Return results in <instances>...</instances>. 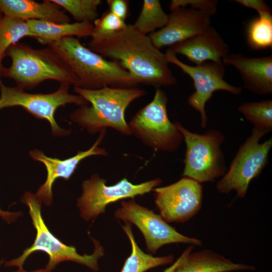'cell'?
<instances>
[{
    "instance_id": "d4e9b609",
    "label": "cell",
    "mask_w": 272,
    "mask_h": 272,
    "mask_svg": "<svg viewBox=\"0 0 272 272\" xmlns=\"http://www.w3.org/2000/svg\"><path fill=\"white\" fill-rule=\"evenodd\" d=\"M238 110L254 127L266 130L269 132L271 131V100L243 103L238 107Z\"/></svg>"
},
{
    "instance_id": "836d02e7",
    "label": "cell",
    "mask_w": 272,
    "mask_h": 272,
    "mask_svg": "<svg viewBox=\"0 0 272 272\" xmlns=\"http://www.w3.org/2000/svg\"><path fill=\"white\" fill-rule=\"evenodd\" d=\"M14 272H28L24 270L22 268H19L18 270ZM30 272H48L46 269H41L37 270L35 271H30Z\"/></svg>"
},
{
    "instance_id": "1f68e13d",
    "label": "cell",
    "mask_w": 272,
    "mask_h": 272,
    "mask_svg": "<svg viewBox=\"0 0 272 272\" xmlns=\"http://www.w3.org/2000/svg\"><path fill=\"white\" fill-rule=\"evenodd\" d=\"M18 213L4 211L0 209V216L6 222L10 223L14 221L19 216Z\"/></svg>"
},
{
    "instance_id": "7c38bea8",
    "label": "cell",
    "mask_w": 272,
    "mask_h": 272,
    "mask_svg": "<svg viewBox=\"0 0 272 272\" xmlns=\"http://www.w3.org/2000/svg\"><path fill=\"white\" fill-rule=\"evenodd\" d=\"M118 220L132 224L141 231L147 249L154 254L162 246L172 243H185L201 246L202 241L185 236L169 225L162 217L133 200L123 201L114 214Z\"/></svg>"
},
{
    "instance_id": "ac0fdd59",
    "label": "cell",
    "mask_w": 272,
    "mask_h": 272,
    "mask_svg": "<svg viewBox=\"0 0 272 272\" xmlns=\"http://www.w3.org/2000/svg\"><path fill=\"white\" fill-rule=\"evenodd\" d=\"M0 10L4 16L25 21L70 23L69 16L51 0H44L42 3L32 0H0Z\"/></svg>"
},
{
    "instance_id": "d6986e66",
    "label": "cell",
    "mask_w": 272,
    "mask_h": 272,
    "mask_svg": "<svg viewBox=\"0 0 272 272\" xmlns=\"http://www.w3.org/2000/svg\"><path fill=\"white\" fill-rule=\"evenodd\" d=\"M252 265L235 263L211 250L189 253L172 272H232L253 270Z\"/></svg>"
},
{
    "instance_id": "30bf717a",
    "label": "cell",
    "mask_w": 272,
    "mask_h": 272,
    "mask_svg": "<svg viewBox=\"0 0 272 272\" xmlns=\"http://www.w3.org/2000/svg\"><path fill=\"white\" fill-rule=\"evenodd\" d=\"M106 180L94 174L83 181L82 194L78 199L80 215L85 221L96 219L105 212L110 203L127 198H133L152 191L162 183L160 178L134 184L124 178L112 185H107Z\"/></svg>"
},
{
    "instance_id": "f1b7e54d",
    "label": "cell",
    "mask_w": 272,
    "mask_h": 272,
    "mask_svg": "<svg viewBox=\"0 0 272 272\" xmlns=\"http://www.w3.org/2000/svg\"><path fill=\"white\" fill-rule=\"evenodd\" d=\"M107 3L110 12L119 18L125 21L128 15V1L108 0Z\"/></svg>"
},
{
    "instance_id": "83f0119b",
    "label": "cell",
    "mask_w": 272,
    "mask_h": 272,
    "mask_svg": "<svg viewBox=\"0 0 272 272\" xmlns=\"http://www.w3.org/2000/svg\"><path fill=\"white\" fill-rule=\"evenodd\" d=\"M218 3L217 0H172L170 9L172 11L178 8H185L189 6L190 8L198 10L211 17L216 14Z\"/></svg>"
},
{
    "instance_id": "d590c367",
    "label": "cell",
    "mask_w": 272,
    "mask_h": 272,
    "mask_svg": "<svg viewBox=\"0 0 272 272\" xmlns=\"http://www.w3.org/2000/svg\"><path fill=\"white\" fill-rule=\"evenodd\" d=\"M2 261H0V265L1 264H2Z\"/></svg>"
},
{
    "instance_id": "7a4b0ae2",
    "label": "cell",
    "mask_w": 272,
    "mask_h": 272,
    "mask_svg": "<svg viewBox=\"0 0 272 272\" xmlns=\"http://www.w3.org/2000/svg\"><path fill=\"white\" fill-rule=\"evenodd\" d=\"M67 64L78 80L79 87L128 88L141 84L119 63L108 60L83 45L75 37H66L47 43Z\"/></svg>"
},
{
    "instance_id": "e0dca14e",
    "label": "cell",
    "mask_w": 272,
    "mask_h": 272,
    "mask_svg": "<svg viewBox=\"0 0 272 272\" xmlns=\"http://www.w3.org/2000/svg\"><path fill=\"white\" fill-rule=\"evenodd\" d=\"M222 61L237 70L248 90L260 95L272 94L271 55L252 57L239 53H229Z\"/></svg>"
},
{
    "instance_id": "603a6c76",
    "label": "cell",
    "mask_w": 272,
    "mask_h": 272,
    "mask_svg": "<svg viewBox=\"0 0 272 272\" xmlns=\"http://www.w3.org/2000/svg\"><path fill=\"white\" fill-rule=\"evenodd\" d=\"M246 43L251 50L272 47V15L263 14L251 19L246 30Z\"/></svg>"
},
{
    "instance_id": "277c9868",
    "label": "cell",
    "mask_w": 272,
    "mask_h": 272,
    "mask_svg": "<svg viewBox=\"0 0 272 272\" xmlns=\"http://www.w3.org/2000/svg\"><path fill=\"white\" fill-rule=\"evenodd\" d=\"M6 55L12 59L5 77L13 79L17 86L33 89L42 82L52 80L60 84L78 87V80L64 60L51 48L34 49L21 43L11 46Z\"/></svg>"
},
{
    "instance_id": "8fae6325",
    "label": "cell",
    "mask_w": 272,
    "mask_h": 272,
    "mask_svg": "<svg viewBox=\"0 0 272 272\" xmlns=\"http://www.w3.org/2000/svg\"><path fill=\"white\" fill-rule=\"evenodd\" d=\"M164 56L168 63L179 67L193 80L195 91L189 96L188 104L199 112L200 125L203 128L207 126L208 122L206 105L215 92L222 90L235 95L242 92V88L231 85L224 80L225 69L223 62L209 61L190 65L179 60L169 49L164 53Z\"/></svg>"
},
{
    "instance_id": "4fadbf2b",
    "label": "cell",
    "mask_w": 272,
    "mask_h": 272,
    "mask_svg": "<svg viewBox=\"0 0 272 272\" xmlns=\"http://www.w3.org/2000/svg\"><path fill=\"white\" fill-rule=\"evenodd\" d=\"M152 191L160 215L167 223L187 222L202 207L203 187L188 177H183L167 186L156 187Z\"/></svg>"
},
{
    "instance_id": "6da1fadb",
    "label": "cell",
    "mask_w": 272,
    "mask_h": 272,
    "mask_svg": "<svg viewBox=\"0 0 272 272\" xmlns=\"http://www.w3.org/2000/svg\"><path fill=\"white\" fill-rule=\"evenodd\" d=\"M88 48L105 58L117 61L141 84L158 89L177 82L164 53L148 35L140 32L132 24H127L113 34L91 39Z\"/></svg>"
},
{
    "instance_id": "f546056e",
    "label": "cell",
    "mask_w": 272,
    "mask_h": 272,
    "mask_svg": "<svg viewBox=\"0 0 272 272\" xmlns=\"http://www.w3.org/2000/svg\"><path fill=\"white\" fill-rule=\"evenodd\" d=\"M243 7L255 10L258 15L271 14L270 7L263 0H234Z\"/></svg>"
},
{
    "instance_id": "9a60e30c",
    "label": "cell",
    "mask_w": 272,
    "mask_h": 272,
    "mask_svg": "<svg viewBox=\"0 0 272 272\" xmlns=\"http://www.w3.org/2000/svg\"><path fill=\"white\" fill-rule=\"evenodd\" d=\"M171 11L166 25L148 35L158 49L186 40L211 25L210 17L198 10L180 7Z\"/></svg>"
},
{
    "instance_id": "ba28073f",
    "label": "cell",
    "mask_w": 272,
    "mask_h": 272,
    "mask_svg": "<svg viewBox=\"0 0 272 272\" xmlns=\"http://www.w3.org/2000/svg\"><path fill=\"white\" fill-rule=\"evenodd\" d=\"M269 132L253 127L251 134L240 146L228 170L217 184L222 193L235 190L237 196L244 198L250 182L261 173L268 162L272 138L263 143L260 139Z\"/></svg>"
},
{
    "instance_id": "4316f807",
    "label": "cell",
    "mask_w": 272,
    "mask_h": 272,
    "mask_svg": "<svg viewBox=\"0 0 272 272\" xmlns=\"http://www.w3.org/2000/svg\"><path fill=\"white\" fill-rule=\"evenodd\" d=\"M92 39L100 38L118 32L127 25L125 21L119 18L109 11L103 14L93 23Z\"/></svg>"
},
{
    "instance_id": "d6a6232c",
    "label": "cell",
    "mask_w": 272,
    "mask_h": 272,
    "mask_svg": "<svg viewBox=\"0 0 272 272\" xmlns=\"http://www.w3.org/2000/svg\"><path fill=\"white\" fill-rule=\"evenodd\" d=\"M3 59L0 57V79L1 77H5L7 68L5 67L2 64Z\"/></svg>"
},
{
    "instance_id": "5bb4252c",
    "label": "cell",
    "mask_w": 272,
    "mask_h": 272,
    "mask_svg": "<svg viewBox=\"0 0 272 272\" xmlns=\"http://www.w3.org/2000/svg\"><path fill=\"white\" fill-rule=\"evenodd\" d=\"M106 131V130H104L100 132L98 138L90 149L85 151H79L75 156L66 159L49 157L42 151L36 149L30 152V156L34 160L42 163L47 171L46 179L35 194L41 203L47 206L51 205L52 187L55 181L58 178L69 179L82 160L92 156H106L108 155L104 148L99 146L105 135Z\"/></svg>"
},
{
    "instance_id": "7402d4cb",
    "label": "cell",
    "mask_w": 272,
    "mask_h": 272,
    "mask_svg": "<svg viewBox=\"0 0 272 272\" xmlns=\"http://www.w3.org/2000/svg\"><path fill=\"white\" fill-rule=\"evenodd\" d=\"M168 14L162 9L159 0H144L141 11L133 25L141 33L148 35L167 24Z\"/></svg>"
},
{
    "instance_id": "52a82bcc",
    "label": "cell",
    "mask_w": 272,
    "mask_h": 272,
    "mask_svg": "<svg viewBox=\"0 0 272 272\" xmlns=\"http://www.w3.org/2000/svg\"><path fill=\"white\" fill-rule=\"evenodd\" d=\"M165 92L156 89L153 100L139 110L128 123L132 134L156 151L174 152L183 140L181 132L169 120Z\"/></svg>"
},
{
    "instance_id": "3957f363",
    "label": "cell",
    "mask_w": 272,
    "mask_h": 272,
    "mask_svg": "<svg viewBox=\"0 0 272 272\" xmlns=\"http://www.w3.org/2000/svg\"><path fill=\"white\" fill-rule=\"evenodd\" d=\"M74 90L91 104L90 106H80L71 113L74 122L91 133L112 128L123 134H132L125 111L131 102L146 94L144 90L108 87L95 90L74 87Z\"/></svg>"
},
{
    "instance_id": "8992f818",
    "label": "cell",
    "mask_w": 272,
    "mask_h": 272,
    "mask_svg": "<svg viewBox=\"0 0 272 272\" xmlns=\"http://www.w3.org/2000/svg\"><path fill=\"white\" fill-rule=\"evenodd\" d=\"M181 132L186 145L183 177L200 183L214 182L226 173L224 155L221 146L225 135L212 129L203 134L192 132L178 122L174 123Z\"/></svg>"
},
{
    "instance_id": "484cf974",
    "label": "cell",
    "mask_w": 272,
    "mask_h": 272,
    "mask_svg": "<svg viewBox=\"0 0 272 272\" xmlns=\"http://www.w3.org/2000/svg\"><path fill=\"white\" fill-rule=\"evenodd\" d=\"M70 13L77 22H93L99 18L101 0H51Z\"/></svg>"
},
{
    "instance_id": "9c48e42d",
    "label": "cell",
    "mask_w": 272,
    "mask_h": 272,
    "mask_svg": "<svg viewBox=\"0 0 272 272\" xmlns=\"http://www.w3.org/2000/svg\"><path fill=\"white\" fill-rule=\"evenodd\" d=\"M70 85L60 84L55 92L49 94H32L21 88L6 86L0 79V110L4 108L20 106L34 117L47 120L54 136H65L70 133L58 126L54 117L58 108L67 104L80 106L88 105V102L79 95L69 92Z\"/></svg>"
},
{
    "instance_id": "2e32d148",
    "label": "cell",
    "mask_w": 272,
    "mask_h": 272,
    "mask_svg": "<svg viewBox=\"0 0 272 272\" xmlns=\"http://www.w3.org/2000/svg\"><path fill=\"white\" fill-rule=\"evenodd\" d=\"M175 54L185 56L195 65L206 61L223 62L229 54V46L211 25L199 34L168 49Z\"/></svg>"
},
{
    "instance_id": "e575fe53",
    "label": "cell",
    "mask_w": 272,
    "mask_h": 272,
    "mask_svg": "<svg viewBox=\"0 0 272 272\" xmlns=\"http://www.w3.org/2000/svg\"><path fill=\"white\" fill-rule=\"evenodd\" d=\"M3 17V13H2V12L0 10V20Z\"/></svg>"
},
{
    "instance_id": "4dcf8cb0",
    "label": "cell",
    "mask_w": 272,
    "mask_h": 272,
    "mask_svg": "<svg viewBox=\"0 0 272 272\" xmlns=\"http://www.w3.org/2000/svg\"><path fill=\"white\" fill-rule=\"evenodd\" d=\"M193 247L192 245L189 246L182 252L180 256L175 261L172 265L165 269L163 272H172L185 258L186 256L191 252Z\"/></svg>"
},
{
    "instance_id": "ffe728a7",
    "label": "cell",
    "mask_w": 272,
    "mask_h": 272,
    "mask_svg": "<svg viewBox=\"0 0 272 272\" xmlns=\"http://www.w3.org/2000/svg\"><path fill=\"white\" fill-rule=\"evenodd\" d=\"M31 29V36L42 44L66 37L79 38L91 36L93 23L75 22L55 23L40 20L27 21Z\"/></svg>"
},
{
    "instance_id": "cb8c5ba5",
    "label": "cell",
    "mask_w": 272,
    "mask_h": 272,
    "mask_svg": "<svg viewBox=\"0 0 272 272\" xmlns=\"http://www.w3.org/2000/svg\"><path fill=\"white\" fill-rule=\"evenodd\" d=\"M31 36L27 21L3 16L0 20V57L6 56L7 50L25 37Z\"/></svg>"
},
{
    "instance_id": "5b68a950",
    "label": "cell",
    "mask_w": 272,
    "mask_h": 272,
    "mask_svg": "<svg viewBox=\"0 0 272 272\" xmlns=\"http://www.w3.org/2000/svg\"><path fill=\"white\" fill-rule=\"evenodd\" d=\"M22 201L29 208V214L36 231V238L32 246L25 249L21 255L6 262V266L22 268L25 261L30 254L36 251H42L49 256V259L45 268L48 272H50L59 263L66 260L84 265L94 271L99 269L98 261L104 255V249L98 241L91 238L95 247L92 254H79L75 247L63 244L49 231L41 215V203L35 194L25 192Z\"/></svg>"
},
{
    "instance_id": "44dd1931",
    "label": "cell",
    "mask_w": 272,
    "mask_h": 272,
    "mask_svg": "<svg viewBox=\"0 0 272 272\" xmlns=\"http://www.w3.org/2000/svg\"><path fill=\"white\" fill-rule=\"evenodd\" d=\"M124 223V226L122 225L121 227L129 238L131 246V252L126 259L121 272H145L151 268L173 262L174 256L172 254L155 257L151 254L144 252L135 241L131 224L128 222Z\"/></svg>"
}]
</instances>
